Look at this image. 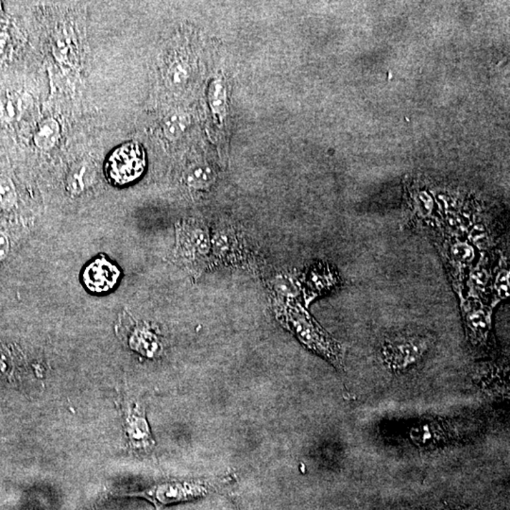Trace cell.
Here are the masks:
<instances>
[{"label":"cell","mask_w":510,"mask_h":510,"mask_svg":"<svg viewBox=\"0 0 510 510\" xmlns=\"http://www.w3.org/2000/svg\"><path fill=\"white\" fill-rule=\"evenodd\" d=\"M281 323L308 348L327 359L334 366L343 369L345 348L316 323L300 306H285L277 311Z\"/></svg>","instance_id":"1"},{"label":"cell","mask_w":510,"mask_h":510,"mask_svg":"<svg viewBox=\"0 0 510 510\" xmlns=\"http://www.w3.org/2000/svg\"><path fill=\"white\" fill-rule=\"evenodd\" d=\"M217 486V481L210 480L168 481L153 485L141 491L115 492L114 495L145 499L152 502L155 509L161 510L170 505L202 498L215 491Z\"/></svg>","instance_id":"2"},{"label":"cell","mask_w":510,"mask_h":510,"mask_svg":"<svg viewBox=\"0 0 510 510\" xmlns=\"http://www.w3.org/2000/svg\"><path fill=\"white\" fill-rule=\"evenodd\" d=\"M212 240L209 231L202 223L181 225L177 231L175 256L181 265L193 275H202L212 263Z\"/></svg>","instance_id":"3"},{"label":"cell","mask_w":510,"mask_h":510,"mask_svg":"<svg viewBox=\"0 0 510 510\" xmlns=\"http://www.w3.org/2000/svg\"><path fill=\"white\" fill-rule=\"evenodd\" d=\"M144 150L135 142L126 143L115 149L108 158L106 175L114 185H125L135 182L144 172Z\"/></svg>","instance_id":"4"},{"label":"cell","mask_w":510,"mask_h":510,"mask_svg":"<svg viewBox=\"0 0 510 510\" xmlns=\"http://www.w3.org/2000/svg\"><path fill=\"white\" fill-rule=\"evenodd\" d=\"M430 343V338L418 335L399 336L386 341L384 346V358L394 371H404L423 358Z\"/></svg>","instance_id":"5"},{"label":"cell","mask_w":510,"mask_h":510,"mask_svg":"<svg viewBox=\"0 0 510 510\" xmlns=\"http://www.w3.org/2000/svg\"><path fill=\"white\" fill-rule=\"evenodd\" d=\"M212 263L245 266L251 258L247 241L237 231L223 228L216 231L212 240Z\"/></svg>","instance_id":"6"},{"label":"cell","mask_w":510,"mask_h":510,"mask_svg":"<svg viewBox=\"0 0 510 510\" xmlns=\"http://www.w3.org/2000/svg\"><path fill=\"white\" fill-rule=\"evenodd\" d=\"M124 421L125 434L130 448L148 452L155 445L142 406L134 404L126 406Z\"/></svg>","instance_id":"7"},{"label":"cell","mask_w":510,"mask_h":510,"mask_svg":"<svg viewBox=\"0 0 510 510\" xmlns=\"http://www.w3.org/2000/svg\"><path fill=\"white\" fill-rule=\"evenodd\" d=\"M120 278V270L104 255L100 256L86 266L82 273V282L88 290L95 294L114 290Z\"/></svg>","instance_id":"8"},{"label":"cell","mask_w":510,"mask_h":510,"mask_svg":"<svg viewBox=\"0 0 510 510\" xmlns=\"http://www.w3.org/2000/svg\"><path fill=\"white\" fill-rule=\"evenodd\" d=\"M128 343H129L130 349L142 353L143 356H148V358L158 356L161 349H162L157 336L149 328L144 327V326L135 327Z\"/></svg>","instance_id":"9"},{"label":"cell","mask_w":510,"mask_h":510,"mask_svg":"<svg viewBox=\"0 0 510 510\" xmlns=\"http://www.w3.org/2000/svg\"><path fill=\"white\" fill-rule=\"evenodd\" d=\"M61 135V128L54 118H47L39 125L34 135V143L39 149L49 150L54 149Z\"/></svg>","instance_id":"10"},{"label":"cell","mask_w":510,"mask_h":510,"mask_svg":"<svg viewBox=\"0 0 510 510\" xmlns=\"http://www.w3.org/2000/svg\"><path fill=\"white\" fill-rule=\"evenodd\" d=\"M308 277V283L314 291L318 293L330 290L335 283L338 282L335 273L330 268H324L321 265L316 266L309 271Z\"/></svg>","instance_id":"11"},{"label":"cell","mask_w":510,"mask_h":510,"mask_svg":"<svg viewBox=\"0 0 510 510\" xmlns=\"http://www.w3.org/2000/svg\"><path fill=\"white\" fill-rule=\"evenodd\" d=\"M470 339L472 343H483L489 333V321L482 311L468 313L466 318Z\"/></svg>","instance_id":"12"},{"label":"cell","mask_w":510,"mask_h":510,"mask_svg":"<svg viewBox=\"0 0 510 510\" xmlns=\"http://www.w3.org/2000/svg\"><path fill=\"white\" fill-rule=\"evenodd\" d=\"M92 167L88 163H80L70 172L67 179V188L73 194H79L86 187L93 177Z\"/></svg>","instance_id":"13"},{"label":"cell","mask_w":510,"mask_h":510,"mask_svg":"<svg viewBox=\"0 0 510 510\" xmlns=\"http://www.w3.org/2000/svg\"><path fill=\"white\" fill-rule=\"evenodd\" d=\"M189 126V117L183 113H174L168 115L164 121V134L167 139L174 141L185 134Z\"/></svg>","instance_id":"14"},{"label":"cell","mask_w":510,"mask_h":510,"mask_svg":"<svg viewBox=\"0 0 510 510\" xmlns=\"http://www.w3.org/2000/svg\"><path fill=\"white\" fill-rule=\"evenodd\" d=\"M216 174L208 165H198L188 172L187 183L190 187L195 189H205L215 182Z\"/></svg>","instance_id":"15"},{"label":"cell","mask_w":510,"mask_h":510,"mask_svg":"<svg viewBox=\"0 0 510 510\" xmlns=\"http://www.w3.org/2000/svg\"><path fill=\"white\" fill-rule=\"evenodd\" d=\"M209 102L213 115L222 119L226 109V89L221 80H213L210 84Z\"/></svg>","instance_id":"16"},{"label":"cell","mask_w":510,"mask_h":510,"mask_svg":"<svg viewBox=\"0 0 510 510\" xmlns=\"http://www.w3.org/2000/svg\"><path fill=\"white\" fill-rule=\"evenodd\" d=\"M16 369V358L6 346H0V378L12 380Z\"/></svg>","instance_id":"17"},{"label":"cell","mask_w":510,"mask_h":510,"mask_svg":"<svg viewBox=\"0 0 510 510\" xmlns=\"http://www.w3.org/2000/svg\"><path fill=\"white\" fill-rule=\"evenodd\" d=\"M452 255L456 260L462 263H468L470 261L474 259V248L469 246L466 243H459L454 246L453 250H452Z\"/></svg>","instance_id":"18"},{"label":"cell","mask_w":510,"mask_h":510,"mask_svg":"<svg viewBox=\"0 0 510 510\" xmlns=\"http://www.w3.org/2000/svg\"><path fill=\"white\" fill-rule=\"evenodd\" d=\"M187 79V70L182 64H176L168 73V80L173 86H181Z\"/></svg>","instance_id":"19"},{"label":"cell","mask_w":510,"mask_h":510,"mask_svg":"<svg viewBox=\"0 0 510 510\" xmlns=\"http://www.w3.org/2000/svg\"><path fill=\"white\" fill-rule=\"evenodd\" d=\"M497 288H498L499 293L501 294L502 297H507V296H509V271H507V273L505 271V273H502L501 275H500L498 280H497Z\"/></svg>","instance_id":"20"},{"label":"cell","mask_w":510,"mask_h":510,"mask_svg":"<svg viewBox=\"0 0 510 510\" xmlns=\"http://www.w3.org/2000/svg\"><path fill=\"white\" fill-rule=\"evenodd\" d=\"M5 45H6V38L5 36H0V56L3 54Z\"/></svg>","instance_id":"21"}]
</instances>
